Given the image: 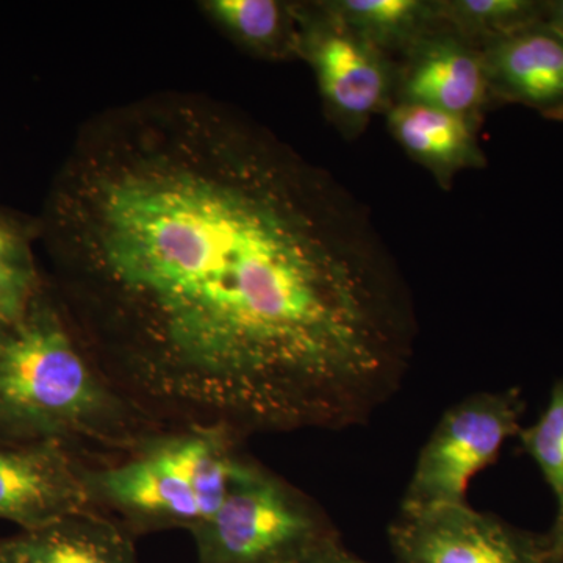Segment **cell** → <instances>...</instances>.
I'll use <instances>...</instances> for the list:
<instances>
[{
  "label": "cell",
  "mask_w": 563,
  "mask_h": 563,
  "mask_svg": "<svg viewBox=\"0 0 563 563\" xmlns=\"http://www.w3.org/2000/svg\"><path fill=\"white\" fill-rule=\"evenodd\" d=\"M203 9L255 54L279 58L298 51L296 7L274 0H213Z\"/></svg>",
  "instance_id": "14"
},
{
  "label": "cell",
  "mask_w": 563,
  "mask_h": 563,
  "mask_svg": "<svg viewBox=\"0 0 563 563\" xmlns=\"http://www.w3.org/2000/svg\"><path fill=\"white\" fill-rule=\"evenodd\" d=\"M437 9L440 21L474 46L544 20V2L536 0H448Z\"/></svg>",
  "instance_id": "15"
},
{
  "label": "cell",
  "mask_w": 563,
  "mask_h": 563,
  "mask_svg": "<svg viewBox=\"0 0 563 563\" xmlns=\"http://www.w3.org/2000/svg\"><path fill=\"white\" fill-rule=\"evenodd\" d=\"M492 95L563 120V36L547 20L479 47Z\"/></svg>",
  "instance_id": "10"
},
{
  "label": "cell",
  "mask_w": 563,
  "mask_h": 563,
  "mask_svg": "<svg viewBox=\"0 0 563 563\" xmlns=\"http://www.w3.org/2000/svg\"><path fill=\"white\" fill-rule=\"evenodd\" d=\"M46 235L102 372L195 426L344 431L412 362V298L361 203L210 96L85 122Z\"/></svg>",
  "instance_id": "1"
},
{
  "label": "cell",
  "mask_w": 563,
  "mask_h": 563,
  "mask_svg": "<svg viewBox=\"0 0 563 563\" xmlns=\"http://www.w3.org/2000/svg\"><path fill=\"white\" fill-rule=\"evenodd\" d=\"M190 533L198 563H299L342 539L309 495L250 457L217 512Z\"/></svg>",
  "instance_id": "4"
},
{
  "label": "cell",
  "mask_w": 563,
  "mask_h": 563,
  "mask_svg": "<svg viewBox=\"0 0 563 563\" xmlns=\"http://www.w3.org/2000/svg\"><path fill=\"white\" fill-rule=\"evenodd\" d=\"M407 54L398 102L448 111L473 124L492 95L481 49L448 25L444 31L437 25Z\"/></svg>",
  "instance_id": "9"
},
{
  "label": "cell",
  "mask_w": 563,
  "mask_h": 563,
  "mask_svg": "<svg viewBox=\"0 0 563 563\" xmlns=\"http://www.w3.org/2000/svg\"><path fill=\"white\" fill-rule=\"evenodd\" d=\"M236 433L195 426L173 435L150 437L118 465L90 470L85 483L92 503L120 515L132 533L184 528L217 512L244 455Z\"/></svg>",
  "instance_id": "3"
},
{
  "label": "cell",
  "mask_w": 563,
  "mask_h": 563,
  "mask_svg": "<svg viewBox=\"0 0 563 563\" xmlns=\"http://www.w3.org/2000/svg\"><path fill=\"white\" fill-rule=\"evenodd\" d=\"M299 563H369L350 553L344 547L342 539L332 540V542L317 548L307 558Z\"/></svg>",
  "instance_id": "18"
},
{
  "label": "cell",
  "mask_w": 563,
  "mask_h": 563,
  "mask_svg": "<svg viewBox=\"0 0 563 563\" xmlns=\"http://www.w3.org/2000/svg\"><path fill=\"white\" fill-rule=\"evenodd\" d=\"M298 51L317 77L329 118L347 139L390 110L396 76L387 52L347 27L328 3L296 7Z\"/></svg>",
  "instance_id": "6"
},
{
  "label": "cell",
  "mask_w": 563,
  "mask_h": 563,
  "mask_svg": "<svg viewBox=\"0 0 563 563\" xmlns=\"http://www.w3.org/2000/svg\"><path fill=\"white\" fill-rule=\"evenodd\" d=\"M0 563H2V561H0Z\"/></svg>",
  "instance_id": "20"
},
{
  "label": "cell",
  "mask_w": 563,
  "mask_h": 563,
  "mask_svg": "<svg viewBox=\"0 0 563 563\" xmlns=\"http://www.w3.org/2000/svg\"><path fill=\"white\" fill-rule=\"evenodd\" d=\"M544 20L563 36V0L544 2Z\"/></svg>",
  "instance_id": "19"
},
{
  "label": "cell",
  "mask_w": 563,
  "mask_h": 563,
  "mask_svg": "<svg viewBox=\"0 0 563 563\" xmlns=\"http://www.w3.org/2000/svg\"><path fill=\"white\" fill-rule=\"evenodd\" d=\"M525 410L517 387L474 393L450 407L418 455L399 512L466 503L473 477L495 463L503 444L523 429Z\"/></svg>",
  "instance_id": "5"
},
{
  "label": "cell",
  "mask_w": 563,
  "mask_h": 563,
  "mask_svg": "<svg viewBox=\"0 0 563 563\" xmlns=\"http://www.w3.org/2000/svg\"><path fill=\"white\" fill-rule=\"evenodd\" d=\"M388 543L398 563H559L550 533L517 528L468 503L399 512Z\"/></svg>",
  "instance_id": "7"
},
{
  "label": "cell",
  "mask_w": 563,
  "mask_h": 563,
  "mask_svg": "<svg viewBox=\"0 0 563 563\" xmlns=\"http://www.w3.org/2000/svg\"><path fill=\"white\" fill-rule=\"evenodd\" d=\"M329 9L380 51H409L439 25L437 2L422 0H333Z\"/></svg>",
  "instance_id": "13"
},
{
  "label": "cell",
  "mask_w": 563,
  "mask_h": 563,
  "mask_svg": "<svg viewBox=\"0 0 563 563\" xmlns=\"http://www.w3.org/2000/svg\"><path fill=\"white\" fill-rule=\"evenodd\" d=\"M388 128L399 146L429 169L440 185H450L462 169L485 165L474 124L457 114L398 102L388 110Z\"/></svg>",
  "instance_id": "12"
},
{
  "label": "cell",
  "mask_w": 563,
  "mask_h": 563,
  "mask_svg": "<svg viewBox=\"0 0 563 563\" xmlns=\"http://www.w3.org/2000/svg\"><path fill=\"white\" fill-rule=\"evenodd\" d=\"M38 295V272L27 239L0 220V328L20 321Z\"/></svg>",
  "instance_id": "17"
},
{
  "label": "cell",
  "mask_w": 563,
  "mask_h": 563,
  "mask_svg": "<svg viewBox=\"0 0 563 563\" xmlns=\"http://www.w3.org/2000/svg\"><path fill=\"white\" fill-rule=\"evenodd\" d=\"M2 563H139L132 532L96 509L0 540Z\"/></svg>",
  "instance_id": "11"
},
{
  "label": "cell",
  "mask_w": 563,
  "mask_h": 563,
  "mask_svg": "<svg viewBox=\"0 0 563 563\" xmlns=\"http://www.w3.org/2000/svg\"><path fill=\"white\" fill-rule=\"evenodd\" d=\"M525 451L543 474L555 499V517L550 533L555 558L563 563V376L555 380L550 401L539 420L518 433Z\"/></svg>",
  "instance_id": "16"
},
{
  "label": "cell",
  "mask_w": 563,
  "mask_h": 563,
  "mask_svg": "<svg viewBox=\"0 0 563 563\" xmlns=\"http://www.w3.org/2000/svg\"><path fill=\"white\" fill-rule=\"evenodd\" d=\"M139 407L110 384L63 310L38 295L0 328V432L18 442L136 448Z\"/></svg>",
  "instance_id": "2"
},
{
  "label": "cell",
  "mask_w": 563,
  "mask_h": 563,
  "mask_svg": "<svg viewBox=\"0 0 563 563\" xmlns=\"http://www.w3.org/2000/svg\"><path fill=\"white\" fill-rule=\"evenodd\" d=\"M96 509L84 466L55 440L0 444V520L21 531Z\"/></svg>",
  "instance_id": "8"
}]
</instances>
